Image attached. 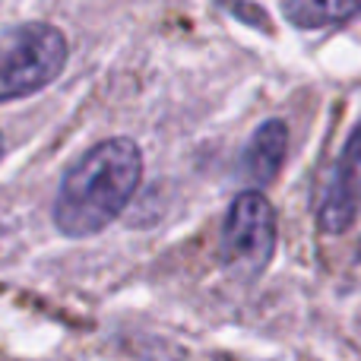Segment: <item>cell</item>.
Masks as SVG:
<instances>
[{
	"mask_svg": "<svg viewBox=\"0 0 361 361\" xmlns=\"http://www.w3.org/2000/svg\"><path fill=\"white\" fill-rule=\"evenodd\" d=\"M143 180V152L130 137L92 146L63 175L54 197V225L67 238H92L105 231Z\"/></svg>",
	"mask_w": 361,
	"mask_h": 361,
	"instance_id": "6da1fadb",
	"label": "cell"
},
{
	"mask_svg": "<svg viewBox=\"0 0 361 361\" xmlns=\"http://www.w3.org/2000/svg\"><path fill=\"white\" fill-rule=\"evenodd\" d=\"M70 44L57 25L23 23L0 35V105L42 92L67 67Z\"/></svg>",
	"mask_w": 361,
	"mask_h": 361,
	"instance_id": "7a4b0ae2",
	"label": "cell"
},
{
	"mask_svg": "<svg viewBox=\"0 0 361 361\" xmlns=\"http://www.w3.org/2000/svg\"><path fill=\"white\" fill-rule=\"evenodd\" d=\"M276 209L260 190H244L231 200V209L225 216L219 254L222 263L238 276L263 273L276 254Z\"/></svg>",
	"mask_w": 361,
	"mask_h": 361,
	"instance_id": "3957f363",
	"label": "cell"
},
{
	"mask_svg": "<svg viewBox=\"0 0 361 361\" xmlns=\"http://www.w3.org/2000/svg\"><path fill=\"white\" fill-rule=\"evenodd\" d=\"M361 209V124L349 133L336 165H333L330 184L320 200L317 222L326 235H343L355 222Z\"/></svg>",
	"mask_w": 361,
	"mask_h": 361,
	"instance_id": "277c9868",
	"label": "cell"
},
{
	"mask_svg": "<svg viewBox=\"0 0 361 361\" xmlns=\"http://www.w3.org/2000/svg\"><path fill=\"white\" fill-rule=\"evenodd\" d=\"M286 149H288L286 121H279V118L263 121L254 130V137L247 140V149H244V159H241L244 175L254 180L257 187H269L276 180V175L282 171Z\"/></svg>",
	"mask_w": 361,
	"mask_h": 361,
	"instance_id": "5b68a950",
	"label": "cell"
},
{
	"mask_svg": "<svg viewBox=\"0 0 361 361\" xmlns=\"http://www.w3.org/2000/svg\"><path fill=\"white\" fill-rule=\"evenodd\" d=\"M282 16L295 25V29H326V25H339L349 19L361 16V4H345V0H288L282 4Z\"/></svg>",
	"mask_w": 361,
	"mask_h": 361,
	"instance_id": "8992f818",
	"label": "cell"
},
{
	"mask_svg": "<svg viewBox=\"0 0 361 361\" xmlns=\"http://www.w3.org/2000/svg\"><path fill=\"white\" fill-rule=\"evenodd\" d=\"M228 13H231V16H238V19H244V23L254 25V29L269 32V19H267V13H263L260 6H250V4H231V6H228Z\"/></svg>",
	"mask_w": 361,
	"mask_h": 361,
	"instance_id": "52a82bcc",
	"label": "cell"
}]
</instances>
